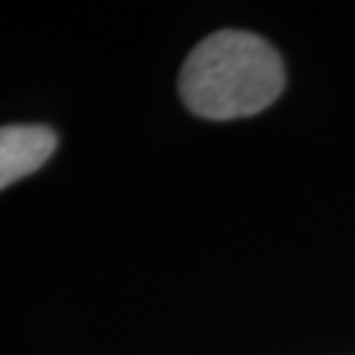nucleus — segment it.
Returning <instances> with one entry per match:
<instances>
[{"label":"nucleus","instance_id":"obj_1","mask_svg":"<svg viewBox=\"0 0 355 355\" xmlns=\"http://www.w3.org/2000/svg\"><path fill=\"white\" fill-rule=\"evenodd\" d=\"M284 64L263 37L221 29L198 42L179 74V95L195 116L229 121L261 114L279 98Z\"/></svg>","mask_w":355,"mask_h":355},{"label":"nucleus","instance_id":"obj_2","mask_svg":"<svg viewBox=\"0 0 355 355\" xmlns=\"http://www.w3.org/2000/svg\"><path fill=\"white\" fill-rule=\"evenodd\" d=\"M58 148V135L45 124L0 127V190L35 174Z\"/></svg>","mask_w":355,"mask_h":355}]
</instances>
